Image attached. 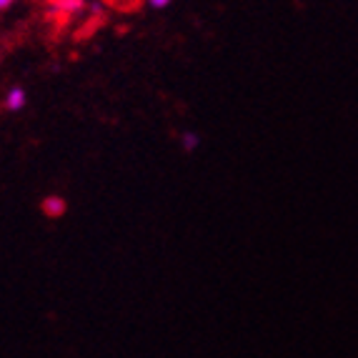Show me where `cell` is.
<instances>
[{
  "mask_svg": "<svg viewBox=\"0 0 358 358\" xmlns=\"http://www.w3.org/2000/svg\"><path fill=\"white\" fill-rule=\"evenodd\" d=\"M98 3H101V0H45L50 15H53L55 20H63V23L93 10Z\"/></svg>",
  "mask_w": 358,
  "mask_h": 358,
  "instance_id": "cell-1",
  "label": "cell"
},
{
  "mask_svg": "<svg viewBox=\"0 0 358 358\" xmlns=\"http://www.w3.org/2000/svg\"><path fill=\"white\" fill-rule=\"evenodd\" d=\"M25 101H28V96H25V90L23 88H10L6 93V98H3V106L8 108V110H23L25 108Z\"/></svg>",
  "mask_w": 358,
  "mask_h": 358,
  "instance_id": "cell-2",
  "label": "cell"
},
{
  "mask_svg": "<svg viewBox=\"0 0 358 358\" xmlns=\"http://www.w3.org/2000/svg\"><path fill=\"white\" fill-rule=\"evenodd\" d=\"M43 213L50 215V218H60V215L66 213V201L58 196H50L43 201Z\"/></svg>",
  "mask_w": 358,
  "mask_h": 358,
  "instance_id": "cell-3",
  "label": "cell"
},
{
  "mask_svg": "<svg viewBox=\"0 0 358 358\" xmlns=\"http://www.w3.org/2000/svg\"><path fill=\"white\" fill-rule=\"evenodd\" d=\"M201 145V136L193 131H185L183 136H180V148L185 150V153H193V150Z\"/></svg>",
  "mask_w": 358,
  "mask_h": 358,
  "instance_id": "cell-4",
  "label": "cell"
},
{
  "mask_svg": "<svg viewBox=\"0 0 358 358\" xmlns=\"http://www.w3.org/2000/svg\"><path fill=\"white\" fill-rule=\"evenodd\" d=\"M143 3L148 8H153V10H163V8H168L171 3H173V0H143Z\"/></svg>",
  "mask_w": 358,
  "mask_h": 358,
  "instance_id": "cell-5",
  "label": "cell"
},
{
  "mask_svg": "<svg viewBox=\"0 0 358 358\" xmlns=\"http://www.w3.org/2000/svg\"><path fill=\"white\" fill-rule=\"evenodd\" d=\"M15 3H18V0H0V13L8 10V8H13Z\"/></svg>",
  "mask_w": 358,
  "mask_h": 358,
  "instance_id": "cell-6",
  "label": "cell"
}]
</instances>
